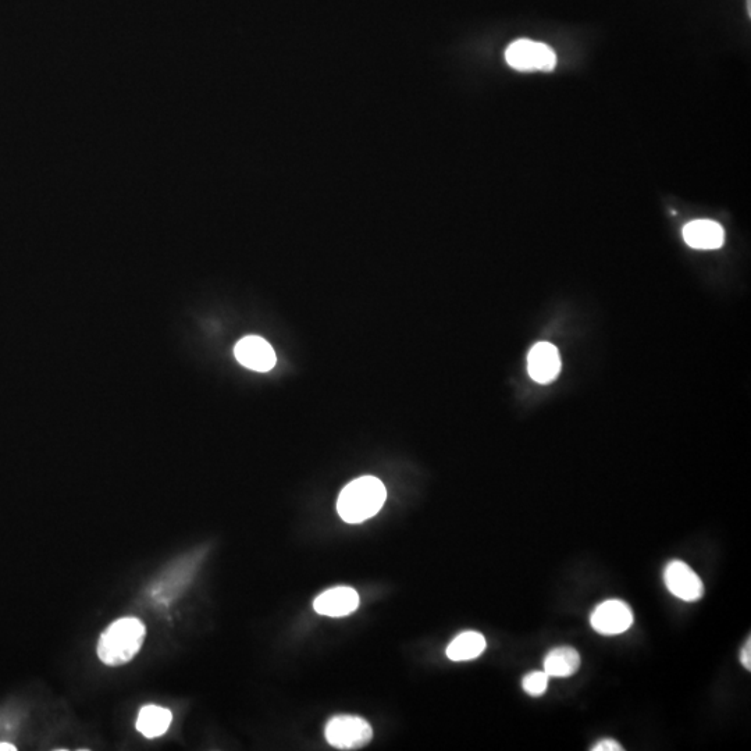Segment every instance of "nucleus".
I'll return each instance as SVG.
<instances>
[{
    "mask_svg": "<svg viewBox=\"0 0 751 751\" xmlns=\"http://www.w3.org/2000/svg\"><path fill=\"white\" fill-rule=\"evenodd\" d=\"M387 490L375 476H362L347 484L337 501L338 515L347 523H362L373 518L386 503Z\"/></svg>",
    "mask_w": 751,
    "mask_h": 751,
    "instance_id": "1",
    "label": "nucleus"
},
{
    "mask_svg": "<svg viewBox=\"0 0 751 751\" xmlns=\"http://www.w3.org/2000/svg\"><path fill=\"white\" fill-rule=\"evenodd\" d=\"M145 626L137 618H121L102 633L98 657L109 667H120L140 653L145 639Z\"/></svg>",
    "mask_w": 751,
    "mask_h": 751,
    "instance_id": "2",
    "label": "nucleus"
},
{
    "mask_svg": "<svg viewBox=\"0 0 751 751\" xmlns=\"http://www.w3.org/2000/svg\"><path fill=\"white\" fill-rule=\"evenodd\" d=\"M325 736L327 743L338 750H357L372 740L373 729L357 715H337L327 722Z\"/></svg>",
    "mask_w": 751,
    "mask_h": 751,
    "instance_id": "3",
    "label": "nucleus"
},
{
    "mask_svg": "<svg viewBox=\"0 0 751 751\" xmlns=\"http://www.w3.org/2000/svg\"><path fill=\"white\" fill-rule=\"evenodd\" d=\"M505 60L518 71H551L557 66V55L550 46L530 39H518L505 51Z\"/></svg>",
    "mask_w": 751,
    "mask_h": 751,
    "instance_id": "4",
    "label": "nucleus"
},
{
    "mask_svg": "<svg viewBox=\"0 0 751 751\" xmlns=\"http://www.w3.org/2000/svg\"><path fill=\"white\" fill-rule=\"evenodd\" d=\"M635 621L632 608L622 600H607L597 605L590 617V625L604 636L622 635Z\"/></svg>",
    "mask_w": 751,
    "mask_h": 751,
    "instance_id": "5",
    "label": "nucleus"
},
{
    "mask_svg": "<svg viewBox=\"0 0 751 751\" xmlns=\"http://www.w3.org/2000/svg\"><path fill=\"white\" fill-rule=\"evenodd\" d=\"M664 582L668 592L674 594L676 599L686 601V603L703 599V580L683 561L669 562L664 571Z\"/></svg>",
    "mask_w": 751,
    "mask_h": 751,
    "instance_id": "6",
    "label": "nucleus"
},
{
    "mask_svg": "<svg viewBox=\"0 0 751 751\" xmlns=\"http://www.w3.org/2000/svg\"><path fill=\"white\" fill-rule=\"evenodd\" d=\"M234 354L242 366L255 372H269L277 362L272 345L258 336L242 338L234 348Z\"/></svg>",
    "mask_w": 751,
    "mask_h": 751,
    "instance_id": "7",
    "label": "nucleus"
},
{
    "mask_svg": "<svg viewBox=\"0 0 751 751\" xmlns=\"http://www.w3.org/2000/svg\"><path fill=\"white\" fill-rule=\"evenodd\" d=\"M529 375L539 384H548L557 379L561 370L560 352L557 347L546 341L537 343L529 352Z\"/></svg>",
    "mask_w": 751,
    "mask_h": 751,
    "instance_id": "8",
    "label": "nucleus"
},
{
    "mask_svg": "<svg viewBox=\"0 0 751 751\" xmlns=\"http://www.w3.org/2000/svg\"><path fill=\"white\" fill-rule=\"evenodd\" d=\"M358 605L357 590L347 586H338L326 590L313 601L315 611L330 618L347 617L357 610Z\"/></svg>",
    "mask_w": 751,
    "mask_h": 751,
    "instance_id": "9",
    "label": "nucleus"
},
{
    "mask_svg": "<svg viewBox=\"0 0 751 751\" xmlns=\"http://www.w3.org/2000/svg\"><path fill=\"white\" fill-rule=\"evenodd\" d=\"M683 240L694 249H718L724 245L725 231L713 220H694L683 229Z\"/></svg>",
    "mask_w": 751,
    "mask_h": 751,
    "instance_id": "10",
    "label": "nucleus"
},
{
    "mask_svg": "<svg viewBox=\"0 0 751 751\" xmlns=\"http://www.w3.org/2000/svg\"><path fill=\"white\" fill-rule=\"evenodd\" d=\"M543 668L550 678H569L575 675L580 668L578 650L569 646L555 647L544 658Z\"/></svg>",
    "mask_w": 751,
    "mask_h": 751,
    "instance_id": "11",
    "label": "nucleus"
},
{
    "mask_svg": "<svg viewBox=\"0 0 751 751\" xmlns=\"http://www.w3.org/2000/svg\"><path fill=\"white\" fill-rule=\"evenodd\" d=\"M173 721V714L167 708L145 706L138 714L137 729L145 738H159L165 735Z\"/></svg>",
    "mask_w": 751,
    "mask_h": 751,
    "instance_id": "12",
    "label": "nucleus"
},
{
    "mask_svg": "<svg viewBox=\"0 0 751 751\" xmlns=\"http://www.w3.org/2000/svg\"><path fill=\"white\" fill-rule=\"evenodd\" d=\"M487 642L482 633L464 632L455 637L447 647V657L451 661H471L482 656L486 650Z\"/></svg>",
    "mask_w": 751,
    "mask_h": 751,
    "instance_id": "13",
    "label": "nucleus"
},
{
    "mask_svg": "<svg viewBox=\"0 0 751 751\" xmlns=\"http://www.w3.org/2000/svg\"><path fill=\"white\" fill-rule=\"evenodd\" d=\"M550 676L544 671L530 672L522 679V688L529 696L539 697L547 692Z\"/></svg>",
    "mask_w": 751,
    "mask_h": 751,
    "instance_id": "14",
    "label": "nucleus"
},
{
    "mask_svg": "<svg viewBox=\"0 0 751 751\" xmlns=\"http://www.w3.org/2000/svg\"><path fill=\"white\" fill-rule=\"evenodd\" d=\"M622 750H624V747L619 745L618 742H615L614 739L600 740V742L597 743L596 746L592 747V751H622Z\"/></svg>",
    "mask_w": 751,
    "mask_h": 751,
    "instance_id": "15",
    "label": "nucleus"
},
{
    "mask_svg": "<svg viewBox=\"0 0 751 751\" xmlns=\"http://www.w3.org/2000/svg\"><path fill=\"white\" fill-rule=\"evenodd\" d=\"M740 662H742L743 667L747 669V671H750L751 669V642L750 637L747 639V643L745 644V647L742 649V653H740Z\"/></svg>",
    "mask_w": 751,
    "mask_h": 751,
    "instance_id": "16",
    "label": "nucleus"
},
{
    "mask_svg": "<svg viewBox=\"0 0 751 751\" xmlns=\"http://www.w3.org/2000/svg\"><path fill=\"white\" fill-rule=\"evenodd\" d=\"M16 747L9 745V743H0V751H14Z\"/></svg>",
    "mask_w": 751,
    "mask_h": 751,
    "instance_id": "17",
    "label": "nucleus"
}]
</instances>
